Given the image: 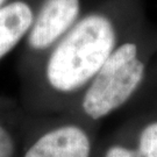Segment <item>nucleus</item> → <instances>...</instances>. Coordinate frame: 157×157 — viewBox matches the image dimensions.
I'll return each mask as SVG.
<instances>
[{
    "mask_svg": "<svg viewBox=\"0 0 157 157\" xmlns=\"http://www.w3.org/2000/svg\"><path fill=\"white\" fill-rule=\"evenodd\" d=\"M12 1H14V0H0V8H2L4 6L8 5Z\"/></svg>",
    "mask_w": 157,
    "mask_h": 157,
    "instance_id": "6e6552de",
    "label": "nucleus"
},
{
    "mask_svg": "<svg viewBox=\"0 0 157 157\" xmlns=\"http://www.w3.org/2000/svg\"><path fill=\"white\" fill-rule=\"evenodd\" d=\"M14 154V140L11 132L0 122V157H12Z\"/></svg>",
    "mask_w": 157,
    "mask_h": 157,
    "instance_id": "0eeeda50",
    "label": "nucleus"
},
{
    "mask_svg": "<svg viewBox=\"0 0 157 157\" xmlns=\"http://www.w3.org/2000/svg\"><path fill=\"white\" fill-rule=\"evenodd\" d=\"M90 152L87 130L79 124H67L43 133L25 157H90Z\"/></svg>",
    "mask_w": 157,
    "mask_h": 157,
    "instance_id": "20e7f679",
    "label": "nucleus"
},
{
    "mask_svg": "<svg viewBox=\"0 0 157 157\" xmlns=\"http://www.w3.org/2000/svg\"><path fill=\"white\" fill-rule=\"evenodd\" d=\"M39 0H14L0 8V61L22 44L32 27Z\"/></svg>",
    "mask_w": 157,
    "mask_h": 157,
    "instance_id": "39448f33",
    "label": "nucleus"
},
{
    "mask_svg": "<svg viewBox=\"0 0 157 157\" xmlns=\"http://www.w3.org/2000/svg\"><path fill=\"white\" fill-rule=\"evenodd\" d=\"M143 21L141 0H100L27 77L57 97L80 95L120 42Z\"/></svg>",
    "mask_w": 157,
    "mask_h": 157,
    "instance_id": "f257e3e1",
    "label": "nucleus"
},
{
    "mask_svg": "<svg viewBox=\"0 0 157 157\" xmlns=\"http://www.w3.org/2000/svg\"><path fill=\"white\" fill-rule=\"evenodd\" d=\"M154 67H157V57L156 59H155V62H154Z\"/></svg>",
    "mask_w": 157,
    "mask_h": 157,
    "instance_id": "1a4fd4ad",
    "label": "nucleus"
},
{
    "mask_svg": "<svg viewBox=\"0 0 157 157\" xmlns=\"http://www.w3.org/2000/svg\"><path fill=\"white\" fill-rule=\"evenodd\" d=\"M156 57L157 32L146 20L120 42L80 94L82 113L98 121L124 106L144 83Z\"/></svg>",
    "mask_w": 157,
    "mask_h": 157,
    "instance_id": "f03ea898",
    "label": "nucleus"
},
{
    "mask_svg": "<svg viewBox=\"0 0 157 157\" xmlns=\"http://www.w3.org/2000/svg\"><path fill=\"white\" fill-rule=\"evenodd\" d=\"M105 157H157V120L141 129L136 148L114 144L108 148Z\"/></svg>",
    "mask_w": 157,
    "mask_h": 157,
    "instance_id": "423d86ee",
    "label": "nucleus"
},
{
    "mask_svg": "<svg viewBox=\"0 0 157 157\" xmlns=\"http://www.w3.org/2000/svg\"><path fill=\"white\" fill-rule=\"evenodd\" d=\"M100 0H39L32 27L21 44L17 65L32 72L45 54Z\"/></svg>",
    "mask_w": 157,
    "mask_h": 157,
    "instance_id": "7ed1b4c3",
    "label": "nucleus"
}]
</instances>
